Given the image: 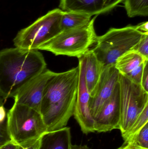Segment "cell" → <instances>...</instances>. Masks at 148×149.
I'll list each match as a JSON object with an SVG mask.
<instances>
[{"label": "cell", "instance_id": "obj_1", "mask_svg": "<svg viewBox=\"0 0 148 149\" xmlns=\"http://www.w3.org/2000/svg\"><path fill=\"white\" fill-rule=\"evenodd\" d=\"M79 79L78 65L64 72H55L48 81L40 108L47 132L65 127L73 116Z\"/></svg>", "mask_w": 148, "mask_h": 149}, {"label": "cell", "instance_id": "obj_2", "mask_svg": "<svg viewBox=\"0 0 148 149\" xmlns=\"http://www.w3.org/2000/svg\"><path fill=\"white\" fill-rule=\"evenodd\" d=\"M47 63L38 50L6 48L0 51V95L13 98L30 80L45 70Z\"/></svg>", "mask_w": 148, "mask_h": 149}, {"label": "cell", "instance_id": "obj_3", "mask_svg": "<svg viewBox=\"0 0 148 149\" xmlns=\"http://www.w3.org/2000/svg\"><path fill=\"white\" fill-rule=\"evenodd\" d=\"M6 127L10 141L18 146L37 140L47 132L40 113L15 102L7 113Z\"/></svg>", "mask_w": 148, "mask_h": 149}, {"label": "cell", "instance_id": "obj_4", "mask_svg": "<svg viewBox=\"0 0 148 149\" xmlns=\"http://www.w3.org/2000/svg\"><path fill=\"white\" fill-rule=\"evenodd\" d=\"M145 33L136 29L135 26L112 28L97 36L92 50L104 66L115 65L121 56L134 49Z\"/></svg>", "mask_w": 148, "mask_h": 149}, {"label": "cell", "instance_id": "obj_5", "mask_svg": "<svg viewBox=\"0 0 148 149\" xmlns=\"http://www.w3.org/2000/svg\"><path fill=\"white\" fill-rule=\"evenodd\" d=\"M96 17L87 25L62 31L38 48V50L50 52L55 56H67L78 58L84 56L97 39L94 29Z\"/></svg>", "mask_w": 148, "mask_h": 149}, {"label": "cell", "instance_id": "obj_6", "mask_svg": "<svg viewBox=\"0 0 148 149\" xmlns=\"http://www.w3.org/2000/svg\"><path fill=\"white\" fill-rule=\"evenodd\" d=\"M63 12L60 8L52 10L19 31L13 39L14 45L24 49L37 50L61 32L60 24Z\"/></svg>", "mask_w": 148, "mask_h": 149}, {"label": "cell", "instance_id": "obj_7", "mask_svg": "<svg viewBox=\"0 0 148 149\" xmlns=\"http://www.w3.org/2000/svg\"><path fill=\"white\" fill-rule=\"evenodd\" d=\"M119 84L120 111L119 130L125 140L136 120L148 105V93L140 84L133 82L120 73Z\"/></svg>", "mask_w": 148, "mask_h": 149}, {"label": "cell", "instance_id": "obj_8", "mask_svg": "<svg viewBox=\"0 0 148 149\" xmlns=\"http://www.w3.org/2000/svg\"><path fill=\"white\" fill-rule=\"evenodd\" d=\"M79 59V79L77 97L73 116L85 134L94 133V121L89 109L90 95L85 79V61L84 56Z\"/></svg>", "mask_w": 148, "mask_h": 149}, {"label": "cell", "instance_id": "obj_9", "mask_svg": "<svg viewBox=\"0 0 148 149\" xmlns=\"http://www.w3.org/2000/svg\"><path fill=\"white\" fill-rule=\"evenodd\" d=\"M55 73L46 69L34 77L21 88L13 97L14 102L40 113L41 102L46 84Z\"/></svg>", "mask_w": 148, "mask_h": 149}, {"label": "cell", "instance_id": "obj_10", "mask_svg": "<svg viewBox=\"0 0 148 149\" xmlns=\"http://www.w3.org/2000/svg\"><path fill=\"white\" fill-rule=\"evenodd\" d=\"M120 87L119 82L111 97L107 100L94 118V129L98 133L109 132L120 128Z\"/></svg>", "mask_w": 148, "mask_h": 149}, {"label": "cell", "instance_id": "obj_11", "mask_svg": "<svg viewBox=\"0 0 148 149\" xmlns=\"http://www.w3.org/2000/svg\"><path fill=\"white\" fill-rule=\"evenodd\" d=\"M119 78V72L115 65L104 66L95 94L89 99V111L94 119L104 102L113 94Z\"/></svg>", "mask_w": 148, "mask_h": 149}, {"label": "cell", "instance_id": "obj_12", "mask_svg": "<svg viewBox=\"0 0 148 149\" xmlns=\"http://www.w3.org/2000/svg\"><path fill=\"white\" fill-rule=\"evenodd\" d=\"M85 79L90 98L95 94L104 65L100 62L92 49L84 55Z\"/></svg>", "mask_w": 148, "mask_h": 149}, {"label": "cell", "instance_id": "obj_13", "mask_svg": "<svg viewBox=\"0 0 148 149\" xmlns=\"http://www.w3.org/2000/svg\"><path fill=\"white\" fill-rule=\"evenodd\" d=\"M103 0H60L59 7L63 11L88 14L91 16L103 13Z\"/></svg>", "mask_w": 148, "mask_h": 149}, {"label": "cell", "instance_id": "obj_14", "mask_svg": "<svg viewBox=\"0 0 148 149\" xmlns=\"http://www.w3.org/2000/svg\"><path fill=\"white\" fill-rule=\"evenodd\" d=\"M71 135L70 128L65 127L42 136L39 149H70Z\"/></svg>", "mask_w": 148, "mask_h": 149}, {"label": "cell", "instance_id": "obj_15", "mask_svg": "<svg viewBox=\"0 0 148 149\" xmlns=\"http://www.w3.org/2000/svg\"><path fill=\"white\" fill-rule=\"evenodd\" d=\"M148 60L134 51H130L119 57L115 66L120 74L127 77L144 65Z\"/></svg>", "mask_w": 148, "mask_h": 149}, {"label": "cell", "instance_id": "obj_16", "mask_svg": "<svg viewBox=\"0 0 148 149\" xmlns=\"http://www.w3.org/2000/svg\"><path fill=\"white\" fill-rule=\"evenodd\" d=\"M91 17L83 13L63 11L60 24L61 31L85 26L90 22Z\"/></svg>", "mask_w": 148, "mask_h": 149}, {"label": "cell", "instance_id": "obj_17", "mask_svg": "<svg viewBox=\"0 0 148 149\" xmlns=\"http://www.w3.org/2000/svg\"><path fill=\"white\" fill-rule=\"evenodd\" d=\"M127 15L130 17L148 15V0H123Z\"/></svg>", "mask_w": 148, "mask_h": 149}, {"label": "cell", "instance_id": "obj_18", "mask_svg": "<svg viewBox=\"0 0 148 149\" xmlns=\"http://www.w3.org/2000/svg\"><path fill=\"white\" fill-rule=\"evenodd\" d=\"M125 142H131L143 148L148 149V122L138 132Z\"/></svg>", "mask_w": 148, "mask_h": 149}, {"label": "cell", "instance_id": "obj_19", "mask_svg": "<svg viewBox=\"0 0 148 149\" xmlns=\"http://www.w3.org/2000/svg\"><path fill=\"white\" fill-rule=\"evenodd\" d=\"M148 122V105L146 106L142 112L139 115L124 141H126L128 138L136 134Z\"/></svg>", "mask_w": 148, "mask_h": 149}, {"label": "cell", "instance_id": "obj_20", "mask_svg": "<svg viewBox=\"0 0 148 149\" xmlns=\"http://www.w3.org/2000/svg\"><path fill=\"white\" fill-rule=\"evenodd\" d=\"M133 50L148 59V33L143 35L140 41Z\"/></svg>", "mask_w": 148, "mask_h": 149}, {"label": "cell", "instance_id": "obj_21", "mask_svg": "<svg viewBox=\"0 0 148 149\" xmlns=\"http://www.w3.org/2000/svg\"><path fill=\"white\" fill-rule=\"evenodd\" d=\"M6 127V121L4 123L0 124V146L10 141Z\"/></svg>", "mask_w": 148, "mask_h": 149}, {"label": "cell", "instance_id": "obj_22", "mask_svg": "<svg viewBox=\"0 0 148 149\" xmlns=\"http://www.w3.org/2000/svg\"><path fill=\"white\" fill-rule=\"evenodd\" d=\"M123 1V0H103V13L110 11Z\"/></svg>", "mask_w": 148, "mask_h": 149}, {"label": "cell", "instance_id": "obj_23", "mask_svg": "<svg viewBox=\"0 0 148 149\" xmlns=\"http://www.w3.org/2000/svg\"><path fill=\"white\" fill-rule=\"evenodd\" d=\"M140 85L143 89L148 93V61L146 62L144 66Z\"/></svg>", "mask_w": 148, "mask_h": 149}, {"label": "cell", "instance_id": "obj_24", "mask_svg": "<svg viewBox=\"0 0 148 149\" xmlns=\"http://www.w3.org/2000/svg\"><path fill=\"white\" fill-rule=\"evenodd\" d=\"M41 137L29 143L20 146L17 145V149H39L41 144Z\"/></svg>", "mask_w": 148, "mask_h": 149}, {"label": "cell", "instance_id": "obj_25", "mask_svg": "<svg viewBox=\"0 0 148 149\" xmlns=\"http://www.w3.org/2000/svg\"><path fill=\"white\" fill-rule=\"evenodd\" d=\"M117 149H147L139 147L136 144L131 142H125L121 147Z\"/></svg>", "mask_w": 148, "mask_h": 149}, {"label": "cell", "instance_id": "obj_26", "mask_svg": "<svg viewBox=\"0 0 148 149\" xmlns=\"http://www.w3.org/2000/svg\"><path fill=\"white\" fill-rule=\"evenodd\" d=\"M7 113L4 106H0V124L4 123L6 121Z\"/></svg>", "mask_w": 148, "mask_h": 149}, {"label": "cell", "instance_id": "obj_27", "mask_svg": "<svg viewBox=\"0 0 148 149\" xmlns=\"http://www.w3.org/2000/svg\"><path fill=\"white\" fill-rule=\"evenodd\" d=\"M136 29L143 33L148 32V22H143L135 26Z\"/></svg>", "mask_w": 148, "mask_h": 149}, {"label": "cell", "instance_id": "obj_28", "mask_svg": "<svg viewBox=\"0 0 148 149\" xmlns=\"http://www.w3.org/2000/svg\"><path fill=\"white\" fill-rule=\"evenodd\" d=\"M17 145L10 141L0 146V149H17Z\"/></svg>", "mask_w": 148, "mask_h": 149}, {"label": "cell", "instance_id": "obj_29", "mask_svg": "<svg viewBox=\"0 0 148 149\" xmlns=\"http://www.w3.org/2000/svg\"><path fill=\"white\" fill-rule=\"evenodd\" d=\"M70 149H90L87 145H71Z\"/></svg>", "mask_w": 148, "mask_h": 149}, {"label": "cell", "instance_id": "obj_30", "mask_svg": "<svg viewBox=\"0 0 148 149\" xmlns=\"http://www.w3.org/2000/svg\"><path fill=\"white\" fill-rule=\"evenodd\" d=\"M3 98L0 95V106L3 105Z\"/></svg>", "mask_w": 148, "mask_h": 149}]
</instances>
